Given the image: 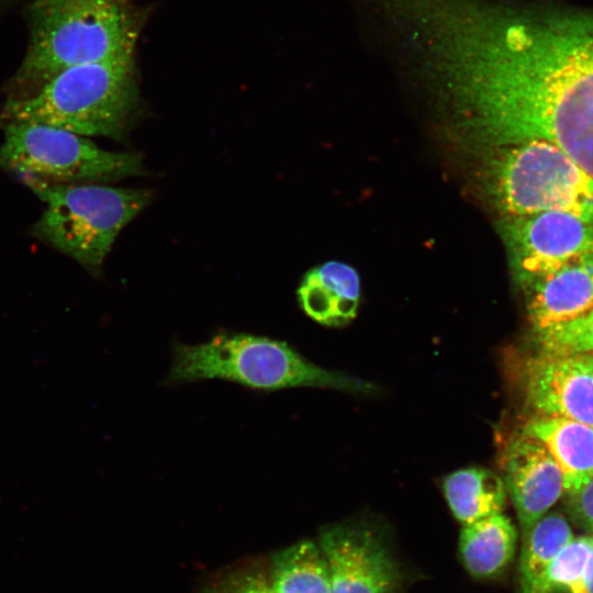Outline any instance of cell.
<instances>
[{"mask_svg": "<svg viewBox=\"0 0 593 593\" xmlns=\"http://www.w3.org/2000/svg\"><path fill=\"white\" fill-rule=\"evenodd\" d=\"M501 227L512 268L525 287L593 250V220L569 212L504 217Z\"/></svg>", "mask_w": 593, "mask_h": 593, "instance_id": "8", "label": "cell"}, {"mask_svg": "<svg viewBox=\"0 0 593 593\" xmlns=\"http://www.w3.org/2000/svg\"><path fill=\"white\" fill-rule=\"evenodd\" d=\"M592 550V536L573 538L550 564L539 593H569L583 575Z\"/></svg>", "mask_w": 593, "mask_h": 593, "instance_id": "19", "label": "cell"}, {"mask_svg": "<svg viewBox=\"0 0 593 593\" xmlns=\"http://www.w3.org/2000/svg\"><path fill=\"white\" fill-rule=\"evenodd\" d=\"M0 169L57 184L108 183L141 175L137 153L110 152L88 136L37 123L1 126Z\"/></svg>", "mask_w": 593, "mask_h": 593, "instance_id": "7", "label": "cell"}, {"mask_svg": "<svg viewBox=\"0 0 593 593\" xmlns=\"http://www.w3.org/2000/svg\"><path fill=\"white\" fill-rule=\"evenodd\" d=\"M270 588L262 582L253 581L245 586L242 593H269Z\"/></svg>", "mask_w": 593, "mask_h": 593, "instance_id": "23", "label": "cell"}, {"mask_svg": "<svg viewBox=\"0 0 593 593\" xmlns=\"http://www.w3.org/2000/svg\"><path fill=\"white\" fill-rule=\"evenodd\" d=\"M523 432L537 438L562 472L566 493L593 479V426L559 416L532 417Z\"/></svg>", "mask_w": 593, "mask_h": 593, "instance_id": "14", "label": "cell"}, {"mask_svg": "<svg viewBox=\"0 0 593 593\" xmlns=\"http://www.w3.org/2000/svg\"><path fill=\"white\" fill-rule=\"evenodd\" d=\"M139 26L127 0H35L26 52L5 99L31 97L71 66L133 56Z\"/></svg>", "mask_w": 593, "mask_h": 593, "instance_id": "2", "label": "cell"}, {"mask_svg": "<svg viewBox=\"0 0 593 593\" xmlns=\"http://www.w3.org/2000/svg\"><path fill=\"white\" fill-rule=\"evenodd\" d=\"M445 90L472 141H548L593 178L592 12L477 7L451 40Z\"/></svg>", "mask_w": 593, "mask_h": 593, "instance_id": "1", "label": "cell"}, {"mask_svg": "<svg viewBox=\"0 0 593 593\" xmlns=\"http://www.w3.org/2000/svg\"><path fill=\"white\" fill-rule=\"evenodd\" d=\"M569 593H593V550L588 560L583 575L572 586Z\"/></svg>", "mask_w": 593, "mask_h": 593, "instance_id": "22", "label": "cell"}, {"mask_svg": "<svg viewBox=\"0 0 593 593\" xmlns=\"http://www.w3.org/2000/svg\"><path fill=\"white\" fill-rule=\"evenodd\" d=\"M138 104L133 56L71 66L24 99H5L0 126L37 123L122 139Z\"/></svg>", "mask_w": 593, "mask_h": 593, "instance_id": "3", "label": "cell"}, {"mask_svg": "<svg viewBox=\"0 0 593 593\" xmlns=\"http://www.w3.org/2000/svg\"><path fill=\"white\" fill-rule=\"evenodd\" d=\"M202 379H224L262 390L316 387L370 392L373 389L362 379L316 366L284 342L243 333L220 334L199 345L175 346L167 381Z\"/></svg>", "mask_w": 593, "mask_h": 593, "instance_id": "6", "label": "cell"}, {"mask_svg": "<svg viewBox=\"0 0 593 593\" xmlns=\"http://www.w3.org/2000/svg\"><path fill=\"white\" fill-rule=\"evenodd\" d=\"M528 406L538 416H559L593 426V368L583 354L540 349L521 367Z\"/></svg>", "mask_w": 593, "mask_h": 593, "instance_id": "9", "label": "cell"}, {"mask_svg": "<svg viewBox=\"0 0 593 593\" xmlns=\"http://www.w3.org/2000/svg\"><path fill=\"white\" fill-rule=\"evenodd\" d=\"M443 490L454 516L463 526L502 513L505 506L502 477L485 468H466L448 474Z\"/></svg>", "mask_w": 593, "mask_h": 593, "instance_id": "16", "label": "cell"}, {"mask_svg": "<svg viewBox=\"0 0 593 593\" xmlns=\"http://www.w3.org/2000/svg\"><path fill=\"white\" fill-rule=\"evenodd\" d=\"M501 465L523 538L566 493L562 472L547 448L523 430L504 447Z\"/></svg>", "mask_w": 593, "mask_h": 593, "instance_id": "10", "label": "cell"}, {"mask_svg": "<svg viewBox=\"0 0 593 593\" xmlns=\"http://www.w3.org/2000/svg\"><path fill=\"white\" fill-rule=\"evenodd\" d=\"M270 589L272 593H331L328 564L320 546L303 540L279 552Z\"/></svg>", "mask_w": 593, "mask_h": 593, "instance_id": "18", "label": "cell"}, {"mask_svg": "<svg viewBox=\"0 0 593 593\" xmlns=\"http://www.w3.org/2000/svg\"><path fill=\"white\" fill-rule=\"evenodd\" d=\"M516 541L517 532L512 521L503 513H496L463 526L459 551L470 574L489 578L508 564Z\"/></svg>", "mask_w": 593, "mask_h": 593, "instance_id": "15", "label": "cell"}, {"mask_svg": "<svg viewBox=\"0 0 593 593\" xmlns=\"http://www.w3.org/2000/svg\"><path fill=\"white\" fill-rule=\"evenodd\" d=\"M584 358L586 359V361L592 366L593 368V355L591 354H583Z\"/></svg>", "mask_w": 593, "mask_h": 593, "instance_id": "24", "label": "cell"}, {"mask_svg": "<svg viewBox=\"0 0 593 593\" xmlns=\"http://www.w3.org/2000/svg\"><path fill=\"white\" fill-rule=\"evenodd\" d=\"M45 203L30 234L98 276L121 230L149 202L150 192L103 183L57 184L16 177Z\"/></svg>", "mask_w": 593, "mask_h": 593, "instance_id": "5", "label": "cell"}, {"mask_svg": "<svg viewBox=\"0 0 593 593\" xmlns=\"http://www.w3.org/2000/svg\"><path fill=\"white\" fill-rule=\"evenodd\" d=\"M573 538L572 528L560 512H548L535 523L522 538L519 593H539L550 564Z\"/></svg>", "mask_w": 593, "mask_h": 593, "instance_id": "17", "label": "cell"}, {"mask_svg": "<svg viewBox=\"0 0 593 593\" xmlns=\"http://www.w3.org/2000/svg\"><path fill=\"white\" fill-rule=\"evenodd\" d=\"M527 313L535 332L593 309V250L527 286Z\"/></svg>", "mask_w": 593, "mask_h": 593, "instance_id": "12", "label": "cell"}, {"mask_svg": "<svg viewBox=\"0 0 593 593\" xmlns=\"http://www.w3.org/2000/svg\"><path fill=\"white\" fill-rule=\"evenodd\" d=\"M331 577V593H387L394 562L383 542L363 527L335 526L320 538Z\"/></svg>", "mask_w": 593, "mask_h": 593, "instance_id": "11", "label": "cell"}, {"mask_svg": "<svg viewBox=\"0 0 593 593\" xmlns=\"http://www.w3.org/2000/svg\"><path fill=\"white\" fill-rule=\"evenodd\" d=\"M592 537H593V534H592Z\"/></svg>", "mask_w": 593, "mask_h": 593, "instance_id": "26", "label": "cell"}, {"mask_svg": "<svg viewBox=\"0 0 593 593\" xmlns=\"http://www.w3.org/2000/svg\"><path fill=\"white\" fill-rule=\"evenodd\" d=\"M567 494L570 517L582 529L593 534V479Z\"/></svg>", "mask_w": 593, "mask_h": 593, "instance_id": "21", "label": "cell"}, {"mask_svg": "<svg viewBox=\"0 0 593 593\" xmlns=\"http://www.w3.org/2000/svg\"><path fill=\"white\" fill-rule=\"evenodd\" d=\"M359 284L358 273L353 267L340 261H327L305 275L298 291L300 303L316 322L340 326L356 316Z\"/></svg>", "mask_w": 593, "mask_h": 593, "instance_id": "13", "label": "cell"}, {"mask_svg": "<svg viewBox=\"0 0 593 593\" xmlns=\"http://www.w3.org/2000/svg\"><path fill=\"white\" fill-rule=\"evenodd\" d=\"M540 349L593 355V309L585 314L536 332Z\"/></svg>", "mask_w": 593, "mask_h": 593, "instance_id": "20", "label": "cell"}, {"mask_svg": "<svg viewBox=\"0 0 593 593\" xmlns=\"http://www.w3.org/2000/svg\"><path fill=\"white\" fill-rule=\"evenodd\" d=\"M269 593H272L271 589H270V592Z\"/></svg>", "mask_w": 593, "mask_h": 593, "instance_id": "25", "label": "cell"}, {"mask_svg": "<svg viewBox=\"0 0 593 593\" xmlns=\"http://www.w3.org/2000/svg\"><path fill=\"white\" fill-rule=\"evenodd\" d=\"M488 149L481 184L504 217L563 211L593 220V178L556 144L528 139Z\"/></svg>", "mask_w": 593, "mask_h": 593, "instance_id": "4", "label": "cell"}]
</instances>
